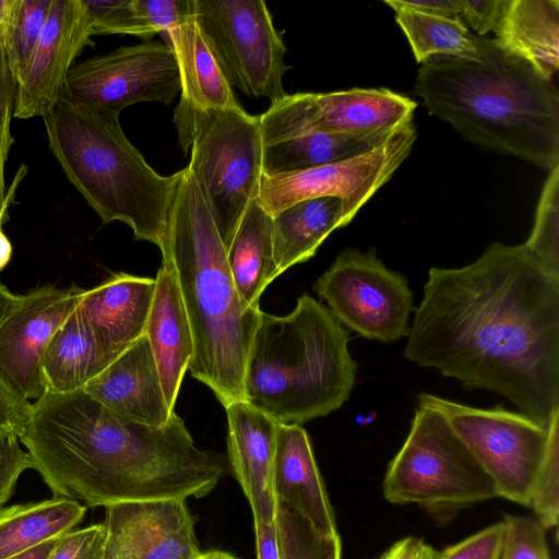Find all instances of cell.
<instances>
[{"instance_id":"obj_36","label":"cell","mask_w":559,"mask_h":559,"mask_svg":"<svg viewBox=\"0 0 559 559\" xmlns=\"http://www.w3.org/2000/svg\"><path fill=\"white\" fill-rule=\"evenodd\" d=\"M504 536L501 559H551L545 528L532 516L504 514Z\"/></svg>"},{"instance_id":"obj_7","label":"cell","mask_w":559,"mask_h":559,"mask_svg":"<svg viewBox=\"0 0 559 559\" xmlns=\"http://www.w3.org/2000/svg\"><path fill=\"white\" fill-rule=\"evenodd\" d=\"M178 142L187 166L212 214L225 251L250 204L258 199L262 173L260 117L239 109L177 106Z\"/></svg>"},{"instance_id":"obj_14","label":"cell","mask_w":559,"mask_h":559,"mask_svg":"<svg viewBox=\"0 0 559 559\" xmlns=\"http://www.w3.org/2000/svg\"><path fill=\"white\" fill-rule=\"evenodd\" d=\"M417 138L413 122L374 148L343 162L311 169L262 176L259 205L271 216L307 199L336 197L342 201L343 225L382 187L409 155Z\"/></svg>"},{"instance_id":"obj_47","label":"cell","mask_w":559,"mask_h":559,"mask_svg":"<svg viewBox=\"0 0 559 559\" xmlns=\"http://www.w3.org/2000/svg\"><path fill=\"white\" fill-rule=\"evenodd\" d=\"M58 538H53L45 543H41L26 551H23L8 559H48L49 555L51 554L52 549L55 548L58 542Z\"/></svg>"},{"instance_id":"obj_11","label":"cell","mask_w":559,"mask_h":559,"mask_svg":"<svg viewBox=\"0 0 559 559\" xmlns=\"http://www.w3.org/2000/svg\"><path fill=\"white\" fill-rule=\"evenodd\" d=\"M312 288L343 326L364 338L392 343L409 333L413 293L374 248L343 249Z\"/></svg>"},{"instance_id":"obj_32","label":"cell","mask_w":559,"mask_h":559,"mask_svg":"<svg viewBox=\"0 0 559 559\" xmlns=\"http://www.w3.org/2000/svg\"><path fill=\"white\" fill-rule=\"evenodd\" d=\"M275 526L281 559H341L338 534L324 535L304 518L276 503Z\"/></svg>"},{"instance_id":"obj_15","label":"cell","mask_w":559,"mask_h":559,"mask_svg":"<svg viewBox=\"0 0 559 559\" xmlns=\"http://www.w3.org/2000/svg\"><path fill=\"white\" fill-rule=\"evenodd\" d=\"M84 289L46 285L20 295L0 323V381L31 402L46 394L43 358L51 337L75 309Z\"/></svg>"},{"instance_id":"obj_46","label":"cell","mask_w":559,"mask_h":559,"mask_svg":"<svg viewBox=\"0 0 559 559\" xmlns=\"http://www.w3.org/2000/svg\"><path fill=\"white\" fill-rule=\"evenodd\" d=\"M402 5L424 13L455 16L460 15V0H397Z\"/></svg>"},{"instance_id":"obj_52","label":"cell","mask_w":559,"mask_h":559,"mask_svg":"<svg viewBox=\"0 0 559 559\" xmlns=\"http://www.w3.org/2000/svg\"><path fill=\"white\" fill-rule=\"evenodd\" d=\"M0 47L3 48V36H2L1 31H0Z\"/></svg>"},{"instance_id":"obj_6","label":"cell","mask_w":559,"mask_h":559,"mask_svg":"<svg viewBox=\"0 0 559 559\" xmlns=\"http://www.w3.org/2000/svg\"><path fill=\"white\" fill-rule=\"evenodd\" d=\"M50 153L103 224H127L136 240L167 253L170 207L181 170L157 174L124 135L119 119L61 97L44 118Z\"/></svg>"},{"instance_id":"obj_49","label":"cell","mask_w":559,"mask_h":559,"mask_svg":"<svg viewBox=\"0 0 559 559\" xmlns=\"http://www.w3.org/2000/svg\"><path fill=\"white\" fill-rule=\"evenodd\" d=\"M16 2L17 0H0V31L3 36V44L5 33L15 11Z\"/></svg>"},{"instance_id":"obj_8","label":"cell","mask_w":559,"mask_h":559,"mask_svg":"<svg viewBox=\"0 0 559 559\" xmlns=\"http://www.w3.org/2000/svg\"><path fill=\"white\" fill-rule=\"evenodd\" d=\"M384 498L416 503L438 522L497 497L493 481L435 408L417 405L409 432L388 465Z\"/></svg>"},{"instance_id":"obj_50","label":"cell","mask_w":559,"mask_h":559,"mask_svg":"<svg viewBox=\"0 0 559 559\" xmlns=\"http://www.w3.org/2000/svg\"><path fill=\"white\" fill-rule=\"evenodd\" d=\"M20 295L13 294L2 283H0V323L19 300Z\"/></svg>"},{"instance_id":"obj_39","label":"cell","mask_w":559,"mask_h":559,"mask_svg":"<svg viewBox=\"0 0 559 559\" xmlns=\"http://www.w3.org/2000/svg\"><path fill=\"white\" fill-rule=\"evenodd\" d=\"M33 468L27 451L15 435L0 436V508L11 498L20 475Z\"/></svg>"},{"instance_id":"obj_28","label":"cell","mask_w":559,"mask_h":559,"mask_svg":"<svg viewBox=\"0 0 559 559\" xmlns=\"http://www.w3.org/2000/svg\"><path fill=\"white\" fill-rule=\"evenodd\" d=\"M108 365L74 309L48 343L41 367L48 391L69 393L83 390Z\"/></svg>"},{"instance_id":"obj_48","label":"cell","mask_w":559,"mask_h":559,"mask_svg":"<svg viewBox=\"0 0 559 559\" xmlns=\"http://www.w3.org/2000/svg\"><path fill=\"white\" fill-rule=\"evenodd\" d=\"M8 213L9 212H4L0 216V271H2L9 264L12 257L11 241L2 230V226L8 218Z\"/></svg>"},{"instance_id":"obj_13","label":"cell","mask_w":559,"mask_h":559,"mask_svg":"<svg viewBox=\"0 0 559 559\" xmlns=\"http://www.w3.org/2000/svg\"><path fill=\"white\" fill-rule=\"evenodd\" d=\"M181 91L173 50L160 41L124 46L71 67L62 98L103 116L119 119L140 102L169 105Z\"/></svg>"},{"instance_id":"obj_19","label":"cell","mask_w":559,"mask_h":559,"mask_svg":"<svg viewBox=\"0 0 559 559\" xmlns=\"http://www.w3.org/2000/svg\"><path fill=\"white\" fill-rule=\"evenodd\" d=\"M225 411L229 464L253 521L274 522L276 501L271 478L278 423L245 400L231 402Z\"/></svg>"},{"instance_id":"obj_33","label":"cell","mask_w":559,"mask_h":559,"mask_svg":"<svg viewBox=\"0 0 559 559\" xmlns=\"http://www.w3.org/2000/svg\"><path fill=\"white\" fill-rule=\"evenodd\" d=\"M52 0H17L3 50L16 83L22 78L47 21Z\"/></svg>"},{"instance_id":"obj_17","label":"cell","mask_w":559,"mask_h":559,"mask_svg":"<svg viewBox=\"0 0 559 559\" xmlns=\"http://www.w3.org/2000/svg\"><path fill=\"white\" fill-rule=\"evenodd\" d=\"M105 559H198L194 518L185 499L105 507Z\"/></svg>"},{"instance_id":"obj_12","label":"cell","mask_w":559,"mask_h":559,"mask_svg":"<svg viewBox=\"0 0 559 559\" xmlns=\"http://www.w3.org/2000/svg\"><path fill=\"white\" fill-rule=\"evenodd\" d=\"M416 106L384 87L287 94L259 116L262 143L311 132L388 138L413 122Z\"/></svg>"},{"instance_id":"obj_26","label":"cell","mask_w":559,"mask_h":559,"mask_svg":"<svg viewBox=\"0 0 559 559\" xmlns=\"http://www.w3.org/2000/svg\"><path fill=\"white\" fill-rule=\"evenodd\" d=\"M341 227L342 201L336 197L302 200L272 215L273 254L280 274L312 258Z\"/></svg>"},{"instance_id":"obj_9","label":"cell","mask_w":559,"mask_h":559,"mask_svg":"<svg viewBox=\"0 0 559 559\" xmlns=\"http://www.w3.org/2000/svg\"><path fill=\"white\" fill-rule=\"evenodd\" d=\"M417 401L447 419L493 481L497 497L530 506L548 445L549 425L501 405L477 408L424 392Z\"/></svg>"},{"instance_id":"obj_24","label":"cell","mask_w":559,"mask_h":559,"mask_svg":"<svg viewBox=\"0 0 559 559\" xmlns=\"http://www.w3.org/2000/svg\"><path fill=\"white\" fill-rule=\"evenodd\" d=\"M495 38L551 80L559 68V1L506 0Z\"/></svg>"},{"instance_id":"obj_16","label":"cell","mask_w":559,"mask_h":559,"mask_svg":"<svg viewBox=\"0 0 559 559\" xmlns=\"http://www.w3.org/2000/svg\"><path fill=\"white\" fill-rule=\"evenodd\" d=\"M93 36L83 0H52L33 56L16 83L13 118H44L56 107L74 60L93 46Z\"/></svg>"},{"instance_id":"obj_25","label":"cell","mask_w":559,"mask_h":559,"mask_svg":"<svg viewBox=\"0 0 559 559\" xmlns=\"http://www.w3.org/2000/svg\"><path fill=\"white\" fill-rule=\"evenodd\" d=\"M226 257L242 306L260 309L261 294L280 272L273 254L272 216L257 200L242 216Z\"/></svg>"},{"instance_id":"obj_41","label":"cell","mask_w":559,"mask_h":559,"mask_svg":"<svg viewBox=\"0 0 559 559\" xmlns=\"http://www.w3.org/2000/svg\"><path fill=\"white\" fill-rule=\"evenodd\" d=\"M32 404L13 395L0 381V436L20 437L28 421Z\"/></svg>"},{"instance_id":"obj_23","label":"cell","mask_w":559,"mask_h":559,"mask_svg":"<svg viewBox=\"0 0 559 559\" xmlns=\"http://www.w3.org/2000/svg\"><path fill=\"white\" fill-rule=\"evenodd\" d=\"M159 34L173 50L179 68V106L200 109L242 108L199 27L193 0L190 12Z\"/></svg>"},{"instance_id":"obj_4","label":"cell","mask_w":559,"mask_h":559,"mask_svg":"<svg viewBox=\"0 0 559 559\" xmlns=\"http://www.w3.org/2000/svg\"><path fill=\"white\" fill-rule=\"evenodd\" d=\"M170 207L167 253L193 336L188 370L225 407L245 400L243 378L261 310L242 306L212 214L188 170Z\"/></svg>"},{"instance_id":"obj_2","label":"cell","mask_w":559,"mask_h":559,"mask_svg":"<svg viewBox=\"0 0 559 559\" xmlns=\"http://www.w3.org/2000/svg\"><path fill=\"white\" fill-rule=\"evenodd\" d=\"M20 440L53 497L87 507L202 498L226 471L225 457L199 449L175 412L152 427L84 390L48 391L35 401Z\"/></svg>"},{"instance_id":"obj_3","label":"cell","mask_w":559,"mask_h":559,"mask_svg":"<svg viewBox=\"0 0 559 559\" xmlns=\"http://www.w3.org/2000/svg\"><path fill=\"white\" fill-rule=\"evenodd\" d=\"M477 43L476 59L436 56L423 63L415 93L465 141L550 171L559 165L556 85L495 38Z\"/></svg>"},{"instance_id":"obj_18","label":"cell","mask_w":559,"mask_h":559,"mask_svg":"<svg viewBox=\"0 0 559 559\" xmlns=\"http://www.w3.org/2000/svg\"><path fill=\"white\" fill-rule=\"evenodd\" d=\"M154 292L155 278L123 272L83 290L75 310L108 364L145 335Z\"/></svg>"},{"instance_id":"obj_44","label":"cell","mask_w":559,"mask_h":559,"mask_svg":"<svg viewBox=\"0 0 559 559\" xmlns=\"http://www.w3.org/2000/svg\"><path fill=\"white\" fill-rule=\"evenodd\" d=\"M16 98V80L0 47V122L12 117Z\"/></svg>"},{"instance_id":"obj_20","label":"cell","mask_w":559,"mask_h":559,"mask_svg":"<svg viewBox=\"0 0 559 559\" xmlns=\"http://www.w3.org/2000/svg\"><path fill=\"white\" fill-rule=\"evenodd\" d=\"M83 390L122 417L147 426L162 427L174 413L166 403L145 335L112 360Z\"/></svg>"},{"instance_id":"obj_5","label":"cell","mask_w":559,"mask_h":559,"mask_svg":"<svg viewBox=\"0 0 559 559\" xmlns=\"http://www.w3.org/2000/svg\"><path fill=\"white\" fill-rule=\"evenodd\" d=\"M348 331L308 294L285 317L261 311L243 378L245 401L281 424H302L338 409L358 366Z\"/></svg>"},{"instance_id":"obj_51","label":"cell","mask_w":559,"mask_h":559,"mask_svg":"<svg viewBox=\"0 0 559 559\" xmlns=\"http://www.w3.org/2000/svg\"><path fill=\"white\" fill-rule=\"evenodd\" d=\"M198 559H238L235 556L219 550L202 552Z\"/></svg>"},{"instance_id":"obj_29","label":"cell","mask_w":559,"mask_h":559,"mask_svg":"<svg viewBox=\"0 0 559 559\" xmlns=\"http://www.w3.org/2000/svg\"><path fill=\"white\" fill-rule=\"evenodd\" d=\"M388 138L311 132L263 144L262 173L271 177L343 162L374 148Z\"/></svg>"},{"instance_id":"obj_40","label":"cell","mask_w":559,"mask_h":559,"mask_svg":"<svg viewBox=\"0 0 559 559\" xmlns=\"http://www.w3.org/2000/svg\"><path fill=\"white\" fill-rule=\"evenodd\" d=\"M506 0H460L461 15L484 37L495 31L503 12Z\"/></svg>"},{"instance_id":"obj_45","label":"cell","mask_w":559,"mask_h":559,"mask_svg":"<svg viewBox=\"0 0 559 559\" xmlns=\"http://www.w3.org/2000/svg\"><path fill=\"white\" fill-rule=\"evenodd\" d=\"M258 559H281L277 532L274 522H254Z\"/></svg>"},{"instance_id":"obj_35","label":"cell","mask_w":559,"mask_h":559,"mask_svg":"<svg viewBox=\"0 0 559 559\" xmlns=\"http://www.w3.org/2000/svg\"><path fill=\"white\" fill-rule=\"evenodd\" d=\"M530 507L545 530L558 526L559 413L555 414L549 423L548 445L532 489Z\"/></svg>"},{"instance_id":"obj_38","label":"cell","mask_w":559,"mask_h":559,"mask_svg":"<svg viewBox=\"0 0 559 559\" xmlns=\"http://www.w3.org/2000/svg\"><path fill=\"white\" fill-rule=\"evenodd\" d=\"M503 536L501 521L444 548L436 559H501Z\"/></svg>"},{"instance_id":"obj_30","label":"cell","mask_w":559,"mask_h":559,"mask_svg":"<svg viewBox=\"0 0 559 559\" xmlns=\"http://www.w3.org/2000/svg\"><path fill=\"white\" fill-rule=\"evenodd\" d=\"M93 35L150 39L188 14L192 0H83Z\"/></svg>"},{"instance_id":"obj_31","label":"cell","mask_w":559,"mask_h":559,"mask_svg":"<svg viewBox=\"0 0 559 559\" xmlns=\"http://www.w3.org/2000/svg\"><path fill=\"white\" fill-rule=\"evenodd\" d=\"M385 3L395 11V21L404 32L418 63L436 56L476 59L480 56L477 35H473L460 15L424 13L402 5L397 0Z\"/></svg>"},{"instance_id":"obj_37","label":"cell","mask_w":559,"mask_h":559,"mask_svg":"<svg viewBox=\"0 0 559 559\" xmlns=\"http://www.w3.org/2000/svg\"><path fill=\"white\" fill-rule=\"evenodd\" d=\"M104 523L71 531L58 538L48 559H105Z\"/></svg>"},{"instance_id":"obj_21","label":"cell","mask_w":559,"mask_h":559,"mask_svg":"<svg viewBox=\"0 0 559 559\" xmlns=\"http://www.w3.org/2000/svg\"><path fill=\"white\" fill-rule=\"evenodd\" d=\"M271 484L276 503L304 518L319 533L337 534L308 433L299 424L277 425Z\"/></svg>"},{"instance_id":"obj_10","label":"cell","mask_w":559,"mask_h":559,"mask_svg":"<svg viewBox=\"0 0 559 559\" xmlns=\"http://www.w3.org/2000/svg\"><path fill=\"white\" fill-rule=\"evenodd\" d=\"M199 27L225 79L249 97L271 105L287 93L286 47L262 0H193Z\"/></svg>"},{"instance_id":"obj_43","label":"cell","mask_w":559,"mask_h":559,"mask_svg":"<svg viewBox=\"0 0 559 559\" xmlns=\"http://www.w3.org/2000/svg\"><path fill=\"white\" fill-rule=\"evenodd\" d=\"M438 552L417 537H406L392 545L378 559H436Z\"/></svg>"},{"instance_id":"obj_22","label":"cell","mask_w":559,"mask_h":559,"mask_svg":"<svg viewBox=\"0 0 559 559\" xmlns=\"http://www.w3.org/2000/svg\"><path fill=\"white\" fill-rule=\"evenodd\" d=\"M145 336L158 370L168 407L174 411L183 376L193 356V336L175 267L162 259Z\"/></svg>"},{"instance_id":"obj_34","label":"cell","mask_w":559,"mask_h":559,"mask_svg":"<svg viewBox=\"0 0 559 559\" xmlns=\"http://www.w3.org/2000/svg\"><path fill=\"white\" fill-rule=\"evenodd\" d=\"M523 246L543 264L559 273V165L549 171L531 235Z\"/></svg>"},{"instance_id":"obj_42","label":"cell","mask_w":559,"mask_h":559,"mask_svg":"<svg viewBox=\"0 0 559 559\" xmlns=\"http://www.w3.org/2000/svg\"><path fill=\"white\" fill-rule=\"evenodd\" d=\"M11 118L12 117L0 122V216L4 212H9V209L14 201L17 186L27 173V167L22 165L15 174L9 191L5 190V164L9 158L10 148L14 142V136L11 133Z\"/></svg>"},{"instance_id":"obj_27","label":"cell","mask_w":559,"mask_h":559,"mask_svg":"<svg viewBox=\"0 0 559 559\" xmlns=\"http://www.w3.org/2000/svg\"><path fill=\"white\" fill-rule=\"evenodd\" d=\"M85 512L79 501L61 497L0 508V559L71 532Z\"/></svg>"},{"instance_id":"obj_1","label":"cell","mask_w":559,"mask_h":559,"mask_svg":"<svg viewBox=\"0 0 559 559\" xmlns=\"http://www.w3.org/2000/svg\"><path fill=\"white\" fill-rule=\"evenodd\" d=\"M405 357L463 389L502 395L547 427L559 413V273L523 245L431 267Z\"/></svg>"}]
</instances>
